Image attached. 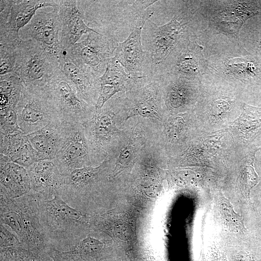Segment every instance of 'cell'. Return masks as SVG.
Segmentation results:
<instances>
[{
    "instance_id": "1",
    "label": "cell",
    "mask_w": 261,
    "mask_h": 261,
    "mask_svg": "<svg viewBox=\"0 0 261 261\" xmlns=\"http://www.w3.org/2000/svg\"><path fill=\"white\" fill-rule=\"evenodd\" d=\"M0 195V223L10 228L26 247L46 250L48 243L40 220V196L31 191L14 199Z\"/></svg>"
},
{
    "instance_id": "2",
    "label": "cell",
    "mask_w": 261,
    "mask_h": 261,
    "mask_svg": "<svg viewBox=\"0 0 261 261\" xmlns=\"http://www.w3.org/2000/svg\"><path fill=\"white\" fill-rule=\"evenodd\" d=\"M40 220L47 246L62 250L87 234L88 217L56 194L51 199H41Z\"/></svg>"
},
{
    "instance_id": "3",
    "label": "cell",
    "mask_w": 261,
    "mask_h": 261,
    "mask_svg": "<svg viewBox=\"0 0 261 261\" xmlns=\"http://www.w3.org/2000/svg\"><path fill=\"white\" fill-rule=\"evenodd\" d=\"M15 110L19 127L26 135L51 123L63 120L46 86H24Z\"/></svg>"
},
{
    "instance_id": "4",
    "label": "cell",
    "mask_w": 261,
    "mask_h": 261,
    "mask_svg": "<svg viewBox=\"0 0 261 261\" xmlns=\"http://www.w3.org/2000/svg\"><path fill=\"white\" fill-rule=\"evenodd\" d=\"M58 68V63L49 57L35 40H22L17 48L14 72L25 86L44 87Z\"/></svg>"
},
{
    "instance_id": "5",
    "label": "cell",
    "mask_w": 261,
    "mask_h": 261,
    "mask_svg": "<svg viewBox=\"0 0 261 261\" xmlns=\"http://www.w3.org/2000/svg\"><path fill=\"white\" fill-rule=\"evenodd\" d=\"M118 42L96 31H92L84 40L76 43L63 53L99 78L104 73L108 62L114 56Z\"/></svg>"
},
{
    "instance_id": "6",
    "label": "cell",
    "mask_w": 261,
    "mask_h": 261,
    "mask_svg": "<svg viewBox=\"0 0 261 261\" xmlns=\"http://www.w3.org/2000/svg\"><path fill=\"white\" fill-rule=\"evenodd\" d=\"M46 87L63 120L83 124L95 111L94 107L81 99L59 68Z\"/></svg>"
},
{
    "instance_id": "7",
    "label": "cell",
    "mask_w": 261,
    "mask_h": 261,
    "mask_svg": "<svg viewBox=\"0 0 261 261\" xmlns=\"http://www.w3.org/2000/svg\"><path fill=\"white\" fill-rule=\"evenodd\" d=\"M90 153L83 124L66 122L63 139L53 160L62 175L90 166Z\"/></svg>"
},
{
    "instance_id": "8",
    "label": "cell",
    "mask_w": 261,
    "mask_h": 261,
    "mask_svg": "<svg viewBox=\"0 0 261 261\" xmlns=\"http://www.w3.org/2000/svg\"><path fill=\"white\" fill-rule=\"evenodd\" d=\"M59 9L51 11H39L29 23L23 28L22 35L26 40H35L47 55L58 63L63 54L60 34V21Z\"/></svg>"
},
{
    "instance_id": "9",
    "label": "cell",
    "mask_w": 261,
    "mask_h": 261,
    "mask_svg": "<svg viewBox=\"0 0 261 261\" xmlns=\"http://www.w3.org/2000/svg\"><path fill=\"white\" fill-rule=\"evenodd\" d=\"M145 24L135 27L124 41L118 42L113 57L134 78L145 76L146 53L142 43Z\"/></svg>"
},
{
    "instance_id": "10",
    "label": "cell",
    "mask_w": 261,
    "mask_h": 261,
    "mask_svg": "<svg viewBox=\"0 0 261 261\" xmlns=\"http://www.w3.org/2000/svg\"><path fill=\"white\" fill-rule=\"evenodd\" d=\"M58 68L74 85L81 99L95 107L101 87L98 78L90 70L75 63L63 53L59 59Z\"/></svg>"
},
{
    "instance_id": "11",
    "label": "cell",
    "mask_w": 261,
    "mask_h": 261,
    "mask_svg": "<svg viewBox=\"0 0 261 261\" xmlns=\"http://www.w3.org/2000/svg\"><path fill=\"white\" fill-rule=\"evenodd\" d=\"M59 4L60 41L64 52L74 45L83 34L95 30L85 23L77 0H61Z\"/></svg>"
},
{
    "instance_id": "12",
    "label": "cell",
    "mask_w": 261,
    "mask_h": 261,
    "mask_svg": "<svg viewBox=\"0 0 261 261\" xmlns=\"http://www.w3.org/2000/svg\"><path fill=\"white\" fill-rule=\"evenodd\" d=\"M48 6L59 9V0H13L7 22L0 25V36L19 39V29L29 23L38 9Z\"/></svg>"
},
{
    "instance_id": "13",
    "label": "cell",
    "mask_w": 261,
    "mask_h": 261,
    "mask_svg": "<svg viewBox=\"0 0 261 261\" xmlns=\"http://www.w3.org/2000/svg\"><path fill=\"white\" fill-rule=\"evenodd\" d=\"M30 180V191L43 200L52 199L58 194L63 183V176L54 160L37 161L27 169Z\"/></svg>"
},
{
    "instance_id": "14",
    "label": "cell",
    "mask_w": 261,
    "mask_h": 261,
    "mask_svg": "<svg viewBox=\"0 0 261 261\" xmlns=\"http://www.w3.org/2000/svg\"><path fill=\"white\" fill-rule=\"evenodd\" d=\"M0 194L10 198L21 197L30 191L29 172L13 162L10 158L0 154Z\"/></svg>"
},
{
    "instance_id": "15",
    "label": "cell",
    "mask_w": 261,
    "mask_h": 261,
    "mask_svg": "<svg viewBox=\"0 0 261 261\" xmlns=\"http://www.w3.org/2000/svg\"><path fill=\"white\" fill-rule=\"evenodd\" d=\"M105 245L102 240L87 234L65 249L47 246L46 251L53 261H89L102 252Z\"/></svg>"
},
{
    "instance_id": "16",
    "label": "cell",
    "mask_w": 261,
    "mask_h": 261,
    "mask_svg": "<svg viewBox=\"0 0 261 261\" xmlns=\"http://www.w3.org/2000/svg\"><path fill=\"white\" fill-rule=\"evenodd\" d=\"M66 122L58 120L26 135L36 152L38 161L55 159L63 139Z\"/></svg>"
},
{
    "instance_id": "17",
    "label": "cell",
    "mask_w": 261,
    "mask_h": 261,
    "mask_svg": "<svg viewBox=\"0 0 261 261\" xmlns=\"http://www.w3.org/2000/svg\"><path fill=\"white\" fill-rule=\"evenodd\" d=\"M24 87L21 80L14 72L0 75V110L15 109Z\"/></svg>"
},
{
    "instance_id": "18",
    "label": "cell",
    "mask_w": 261,
    "mask_h": 261,
    "mask_svg": "<svg viewBox=\"0 0 261 261\" xmlns=\"http://www.w3.org/2000/svg\"><path fill=\"white\" fill-rule=\"evenodd\" d=\"M0 250V261H53L46 250L29 248L20 241Z\"/></svg>"
},
{
    "instance_id": "19",
    "label": "cell",
    "mask_w": 261,
    "mask_h": 261,
    "mask_svg": "<svg viewBox=\"0 0 261 261\" xmlns=\"http://www.w3.org/2000/svg\"><path fill=\"white\" fill-rule=\"evenodd\" d=\"M100 85H110L119 92L130 88L134 78L113 57L107 63L104 73L98 78Z\"/></svg>"
},
{
    "instance_id": "20",
    "label": "cell",
    "mask_w": 261,
    "mask_h": 261,
    "mask_svg": "<svg viewBox=\"0 0 261 261\" xmlns=\"http://www.w3.org/2000/svg\"><path fill=\"white\" fill-rule=\"evenodd\" d=\"M171 81L167 89L166 101L172 107L178 108L186 105L190 100V88L187 79L164 74Z\"/></svg>"
},
{
    "instance_id": "21",
    "label": "cell",
    "mask_w": 261,
    "mask_h": 261,
    "mask_svg": "<svg viewBox=\"0 0 261 261\" xmlns=\"http://www.w3.org/2000/svg\"><path fill=\"white\" fill-rule=\"evenodd\" d=\"M22 39L10 40L0 37V75L14 72L17 48Z\"/></svg>"
},
{
    "instance_id": "22",
    "label": "cell",
    "mask_w": 261,
    "mask_h": 261,
    "mask_svg": "<svg viewBox=\"0 0 261 261\" xmlns=\"http://www.w3.org/2000/svg\"><path fill=\"white\" fill-rule=\"evenodd\" d=\"M0 133V153L10 159L28 139L21 130L8 134Z\"/></svg>"
},
{
    "instance_id": "23",
    "label": "cell",
    "mask_w": 261,
    "mask_h": 261,
    "mask_svg": "<svg viewBox=\"0 0 261 261\" xmlns=\"http://www.w3.org/2000/svg\"><path fill=\"white\" fill-rule=\"evenodd\" d=\"M10 160L27 169L38 161L36 152L28 139L10 158Z\"/></svg>"
},
{
    "instance_id": "24",
    "label": "cell",
    "mask_w": 261,
    "mask_h": 261,
    "mask_svg": "<svg viewBox=\"0 0 261 261\" xmlns=\"http://www.w3.org/2000/svg\"><path fill=\"white\" fill-rule=\"evenodd\" d=\"M0 133L8 134L21 130L18 124L15 109L0 110Z\"/></svg>"
},
{
    "instance_id": "25",
    "label": "cell",
    "mask_w": 261,
    "mask_h": 261,
    "mask_svg": "<svg viewBox=\"0 0 261 261\" xmlns=\"http://www.w3.org/2000/svg\"><path fill=\"white\" fill-rule=\"evenodd\" d=\"M133 150V146L130 144L121 150L117 160L115 171H117L118 169L123 168L129 164Z\"/></svg>"
},
{
    "instance_id": "26",
    "label": "cell",
    "mask_w": 261,
    "mask_h": 261,
    "mask_svg": "<svg viewBox=\"0 0 261 261\" xmlns=\"http://www.w3.org/2000/svg\"><path fill=\"white\" fill-rule=\"evenodd\" d=\"M113 229L116 236L122 240H127L130 236V228L126 223L116 222L114 225Z\"/></svg>"
},
{
    "instance_id": "27",
    "label": "cell",
    "mask_w": 261,
    "mask_h": 261,
    "mask_svg": "<svg viewBox=\"0 0 261 261\" xmlns=\"http://www.w3.org/2000/svg\"><path fill=\"white\" fill-rule=\"evenodd\" d=\"M13 0L0 1V25L6 23L9 16Z\"/></svg>"
},
{
    "instance_id": "28",
    "label": "cell",
    "mask_w": 261,
    "mask_h": 261,
    "mask_svg": "<svg viewBox=\"0 0 261 261\" xmlns=\"http://www.w3.org/2000/svg\"><path fill=\"white\" fill-rule=\"evenodd\" d=\"M230 108L229 103L223 100L215 101L212 105V111L213 113L219 115L226 112Z\"/></svg>"
}]
</instances>
